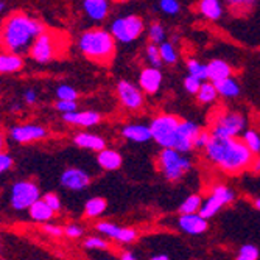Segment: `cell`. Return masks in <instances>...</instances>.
<instances>
[{
  "label": "cell",
  "instance_id": "obj_1",
  "mask_svg": "<svg viewBox=\"0 0 260 260\" xmlns=\"http://www.w3.org/2000/svg\"><path fill=\"white\" fill-rule=\"evenodd\" d=\"M204 153L214 167L229 175H239L248 170L255 156L242 137H220L214 134Z\"/></svg>",
  "mask_w": 260,
  "mask_h": 260
},
{
  "label": "cell",
  "instance_id": "obj_2",
  "mask_svg": "<svg viewBox=\"0 0 260 260\" xmlns=\"http://www.w3.org/2000/svg\"><path fill=\"white\" fill-rule=\"evenodd\" d=\"M44 25L27 16L25 13H14L2 25V36H4V49L13 53H25L30 50L33 41L44 33Z\"/></svg>",
  "mask_w": 260,
  "mask_h": 260
},
{
  "label": "cell",
  "instance_id": "obj_3",
  "mask_svg": "<svg viewBox=\"0 0 260 260\" xmlns=\"http://www.w3.org/2000/svg\"><path fill=\"white\" fill-rule=\"evenodd\" d=\"M115 42L111 31L95 27L83 31L77 44L80 52L87 59L99 64H109L115 55Z\"/></svg>",
  "mask_w": 260,
  "mask_h": 260
},
{
  "label": "cell",
  "instance_id": "obj_4",
  "mask_svg": "<svg viewBox=\"0 0 260 260\" xmlns=\"http://www.w3.org/2000/svg\"><path fill=\"white\" fill-rule=\"evenodd\" d=\"M156 164L164 178L170 182L179 181L192 169V160L176 148H162L156 159Z\"/></svg>",
  "mask_w": 260,
  "mask_h": 260
},
{
  "label": "cell",
  "instance_id": "obj_5",
  "mask_svg": "<svg viewBox=\"0 0 260 260\" xmlns=\"http://www.w3.org/2000/svg\"><path fill=\"white\" fill-rule=\"evenodd\" d=\"M181 120L173 114H160L151 120V137L160 148H175Z\"/></svg>",
  "mask_w": 260,
  "mask_h": 260
},
{
  "label": "cell",
  "instance_id": "obj_6",
  "mask_svg": "<svg viewBox=\"0 0 260 260\" xmlns=\"http://www.w3.org/2000/svg\"><path fill=\"white\" fill-rule=\"evenodd\" d=\"M145 30V23L140 16L137 14H128L112 20L111 23V33L122 44H131L136 39H139Z\"/></svg>",
  "mask_w": 260,
  "mask_h": 260
},
{
  "label": "cell",
  "instance_id": "obj_7",
  "mask_svg": "<svg viewBox=\"0 0 260 260\" xmlns=\"http://www.w3.org/2000/svg\"><path fill=\"white\" fill-rule=\"evenodd\" d=\"M246 117L240 112H221L214 125L212 134L220 137H239L246 129Z\"/></svg>",
  "mask_w": 260,
  "mask_h": 260
},
{
  "label": "cell",
  "instance_id": "obj_8",
  "mask_svg": "<svg viewBox=\"0 0 260 260\" xmlns=\"http://www.w3.org/2000/svg\"><path fill=\"white\" fill-rule=\"evenodd\" d=\"M39 198L41 190L33 181H17L11 185L10 204L14 210H27Z\"/></svg>",
  "mask_w": 260,
  "mask_h": 260
},
{
  "label": "cell",
  "instance_id": "obj_9",
  "mask_svg": "<svg viewBox=\"0 0 260 260\" xmlns=\"http://www.w3.org/2000/svg\"><path fill=\"white\" fill-rule=\"evenodd\" d=\"M234 200H235V193L232 192V188H229L224 184H218L212 188V193L206 200H203L200 214L209 220L212 217H215L224 206L231 204Z\"/></svg>",
  "mask_w": 260,
  "mask_h": 260
},
{
  "label": "cell",
  "instance_id": "obj_10",
  "mask_svg": "<svg viewBox=\"0 0 260 260\" xmlns=\"http://www.w3.org/2000/svg\"><path fill=\"white\" fill-rule=\"evenodd\" d=\"M58 39L53 33L44 31L41 33L30 47V56L39 64H47L55 59L58 55Z\"/></svg>",
  "mask_w": 260,
  "mask_h": 260
},
{
  "label": "cell",
  "instance_id": "obj_11",
  "mask_svg": "<svg viewBox=\"0 0 260 260\" xmlns=\"http://www.w3.org/2000/svg\"><path fill=\"white\" fill-rule=\"evenodd\" d=\"M117 97L120 100V105L128 111H139L144 106V90L133 84L131 81L122 80L117 84Z\"/></svg>",
  "mask_w": 260,
  "mask_h": 260
},
{
  "label": "cell",
  "instance_id": "obj_12",
  "mask_svg": "<svg viewBox=\"0 0 260 260\" xmlns=\"http://www.w3.org/2000/svg\"><path fill=\"white\" fill-rule=\"evenodd\" d=\"M10 137L16 144H33V142H39L49 137V131L42 125L25 123V125H16L14 128H11Z\"/></svg>",
  "mask_w": 260,
  "mask_h": 260
},
{
  "label": "cell",
  "instance_id": "obj_13",
  "mask_svg": "<svg viewBox=\"0 0 260 260\" xmlns=\"http://www.w3.org/2000/svg\"><path fill=\"white\" fill-rule=\"evenodd\" d=\"M95 229L103 234L105 237L108 239H114L115 242L119 243H123V245H128V243H133L136 239H137V231L136 229H131V228H122L115 223H111V221H99L95 224Z\"/></svg>",
  "mask_w": 260,
  "mask_h": 260
},
{
  "label": "cell",
  "instance_id": "obj_14",
  "mask_svg": "<svg viewBox=\"0 0 260 260\" xmlns=\"http://www.w3.org/2000/svg\"><path fill=\"white\" fill-rule=\"evenodd\" d=\"M201 128L190 120H181L178 128V137L175 148L181 153H190L195 148V140L200 134Z\"/></svg>",
  "mask_w": 260,
  "mask_h": 260
},
{
  "label": "cell",
  "instance_id": "obj_15",
  "mask_svg": "<svg viewBox=\"0 0 260 260\" xmlns=\"http://www.w3.org/2000/svg\"><path fill=\"white\" fill-rule=\"evenodd\" d=\"M59 182L64 188H67L70 192H81L90 184V176L81 169L70 167L61 173Z\"/></svg>",
  "mask_w": 260,
  "mask_h": 260
},
{
  "label": "cell",
  "instance_id": "obj_16",
  "mask_svg": "<svg viewBox=\"0 0 260 260\" xmlns=\"http://www.w3.org/2000/svg\"><path fill=\"white\" fill-rule=\"evenodd\" d=\"M178 226L182 232L188 235H201L207 231L209 223L207 218H204L200 212H197V214H181Z\"/></svg>",
  "mask_w": 260,
  "mask_h": 260
},
{
  "label": "cell",
  "instance_id": "obj_17",
  "mask_svg": "<svg viewBox=\"0 0 260 260\" xmlns=\"http://www.w3.org/2000/svg\"><path fill=\"white\" fill-rule=\"evenodd\" d=\"M62 120L69 125L74 126H83V128H90L95 126L102 122V115L95 111H74L62 114Z\"/></svg>",
  "mask_w": 260,
  "mask_h": 260
},
{
  "label": "cell",
  "instance_id": "obj_18",
  "mask_svg": "<svg viewBox=\"0 0 260 260\" xmlns=\"http://www.w3.org/2000/svg\"><path fill=\"white\" fill-rule=\"evenodd\" d=\"M162 84V72L159 67H145L139 75V86L145 93H156Z\"/></svg>",
  "mask_w": 260,
  "mask_h": 260
},
{
  "label": "cell",
  "instance_id": "obj_19",
  "mask_svg": "<svg viewBox=\"0 0 260 260\" xmlns=\"http://www.w3.org/2000/svg\"><path fill=\"white\" fill-rule=\"evenodd\" d=\"M81 8L87 19L100 22L109 14V0H81Z\"/></svg>",
  "mask_w": 260,
  "mask_h": 260
},
{
  "label": "cell",
  "instance_id": "obj_20",
  "mask_svg": "<svg viewBox=\"0 0 260 260\" xmlns=\"http://www.w3.org/2000/svg\"><path fill=\"white\" fill-rule=\"evenodd\" d=\"M122 136L126 140L134 142V144H145V142H148V140H153L150 125L147 126V125H142V123H129V125L123 126Z\"/></svg>",
  "mask_w": 260,
  "mask_h": 260
},
{
  "label": "cell",
  "instance_id": "obj_21",
  "mask_svg": "<svg viewBox=\"0 0 260 260\" xmlns=\"http://www.w3.org/2000/svg\"><path fill=\"white\" fill-rule=\"evenodd\" d=\"M74 144L80 148L84 150H92V151H102L106 148V140L102 136L92 134V133H78L74 137Z\"/></svg>",
  "mask_w": 260,
  "mask_h": 260
},
{
  "label": "cell",
  "instance_id": "obj_22",
  "mask_svg": "<svg viewBox=\"0 0 260 260\" xmlns=\"http://www.w3.org/2000/svg\"><path fill=\"white\" fill-rule=\"evenodd\" d=\"M23 58L19 53H13L5 50L4 53H0V74H16L19 70L23 69Z\"/></svg>",
  "mask_w": 260,
  "mask_h": 260
},
{
  "label": "cell",
  "instance_id": "obj_23",
  "mask_svg": "<svg viewBox=\"0 0 260 260\" xmlns=\"http://www.w3.org/2000/svg\"><path fill=\"white\" fill-rule=\"evenodd\" d=\"M97 162L103 170L112 172V170H119L122 167L123 159L119 151L111 150V148H103L102 151H99Z\"/></svg>",
  "mask_w": 260,
  "mask_h": 260
},
{
  "label": "cell",
  "instance_id": "obj_24",
  "mask_svg": "<svg viewBox=\"0 0 260 260\" xmlns=\"http://www.w3.org/2000/svg\"><path fill=\"white\" fill-rule=\"evenodd\" d=\"M28 214H30V218L35 220V221H39V223H47L50 221L56 212L47 204L42 198H39L36 203H33L28 209Z\"/></svg>",
  "mask_w": 260,
  "mask_h": 260
},
{
  "label": "cell",
  "instance_id": "obj_25",
  "mask_svg": "<svg viewBox=\"0 0 260 260\" xmlns=\"http://www.w3.org/2000/svg\"><path fill=\"white\" fill-rule=\"evenodd\" d=\"M232 69L224 59H212L207 64V80L210 81H218L223 78L231 77Z\"/></svg>",
  "mask_w": 260,
  "mask_h": 260
},
{
  "label": "cell",
  "instance_id": "obj_26",
  "mask_svg": "<svg viewBox=\"0 0 260 260\" xmlns=\"http://www.w3.org/2000/svg\"><path fill=\"white\" fill-rule=\"evenodd\" d=\"M198 11L209 20H218L223 16V7L220 0H200Z\"/></svg>",
  "mask_w": 260,
  "mask_h": 260
},
{
  "label": "cell",
  "instance_id": "obj_27",
  "mask_svg": "<svg viewBox=\"0 0 260 260\" xmlns=\"http://www.w3.org/2000/svg\"><path fill=\"white\" fill-rule=\"evenodd\" d=\"M214 83H215V87L218 90V95H221L224 99H234V97H237L239 93H240L239 83L235 81L234 78H231V77L218 80V81H214Z\"/></svg>",
  "mask_w": 260,
  "mask_h": 260
},
{
  "label": "cell",
  "instance_id": "obj_28",
  "mask_svg": "<svg viewBox=\"0 0 260 260\" xmlns=\"http://www.w3.org/2000/svg\"><path fill=\"white\" fill-rule=\"evenodd\" d=\"M106 207H108V203L105 198L93 197V198L87 200L84 204V215L87 218H99L100 215L105 214Z\"/></svg>",
  "mask_w": 260,
  "mask_h": 260
},
{
  "label": "cell",
  "instance_id": "obj_29",
  "mask_svg": "<svg viewBox=\"0 0 260 260\" xmlns=\"http://www.w3.org/2000/svg\"><path fill=\"white\" fill-rule=\"evenodd\" d=\"M217 97H218V90L215 87V83L210 81V80L203 81V84H201V87H200V90L197 93L198 102L203 103V105H209V103H214L217 100Z\"/></svg>",
  "mask_w": 260,
  "mask_h": 260
},
{
  "label": "cell",
  "instance_id": "obj_30",
  "mask_svg": "<svg viewBox=\"0 0 260 260\" xmlns=\"http://www.w3.org/2000/svg\"><path fill=\"white\" fill-rule=\"evenodd\" d=\"M201 206H203L201 195H190L181 203L179 214H197V212H200Z\"/></svg>",
  "mask_w": 260,
  "mask_h": 260
},
{
  "label": "cell",
  "instance_id": "obj_31",
  "mask_svg": "<svg viewBox=\"0 0 260 260\" xmlns=\"http://www.w3.org/2000/svg\"><path fill=\"white\" fill-rule=\"evenodd\" d=\"M159 52H160V58L165 64H176L178 62V52L175 49V45L172 42H162L159 44Z\"/></svg>",
  "mask_w": 260,
  "mask_h": 260
},
{
  "label": "cell",
  "instance_id": "obj_32",
  "mask_svg": "<svg viewBox=\"0 0 260 260\" xmlns=\"http://www.w3.org/2000/svg\"><path fill=\"white\" fill-rule=\"evenodd\" d=\"M187 70H188V75H193L197 78H200L201 81L207 80V64L200 62L198 59H187Z\"/></svg>",
  "mask_w": 260,
  "mask_h": 260
},
{
  "label": "cell",
  "instance_id": "obj_33",
  "mask_svg": "<svg viewBox=\"0 0 260 260\" xmlns=\"http://www.w3.org/2000/svg\"><path fill=\"white\" fill-rule=\"evenodd\" d=\"M257 0H226L228 7L231 8L232 13L235 14H245V13H249L254 5H255Z\"/></svg>",
  "mask_w": 260,
  "mask_h": 260
},
{
  "label": "cell",
  "instance_id": "obj_34",
  "mask_svg": "<svg viewBox=\"0 0 260 260\" xmlns=\"http://www.w3.org/2000/svg\"><path fill=\"white\" fill-rule=\"evenodd\" d=\"M242 139L245 140V144L248 145V148L258 156L260 154V134L254 129H245Z\"/></svg>",
  "mask_w": 260,
  "mask_h": 260
},
{
  "label": "cell",
  "instance_id": "obj_35",
  "mask_svg": "<svg viewBox=\"0 0 260 260\" xmlns=\"http://www.w3.org/2000/svg\"><path fill=\"white\" fill-rule=\"evenodd\" d=\"M145 56H147V61L150 66L153 67H160V64L164 62L162 58H160V52H159V45L154 44V42H150L145 49Z\"/></svg>",
  "mask_w": 260,
  "mask_h": 260
},
{
  "label": "cell",
  "instance_id": "obj_36",
  "mask_svg": "<svg viewBox=\"0 0 260 260\" xmlns=\"http://www.w3.org/2000/svg\"><path fill=\"white\" fill-rule=\"evenodd\" d=\"M148 38L151 42H154L157 45L165 41V28H164L162 23H159V22L151 23L150 28H148Z\"/></svg>",
  "mask_w": 260,
  "mask_h": 260
},
{
  "label": "cell",
  "instance_id": "obj_37",
  "mask_svg": "<svg viewBox=\"0 0 260 260\" xmlns=\"http://www.w3.org/2000/svg\"><path fill=\"white\" fill-rule=\"evenodd\" d=\"M56 99L58 100H77L78 90L69 84H61L56 87Z\"/></svg>",
  "mask_w": 260,
  "mask_h": 260
},
{
  "label": "cell",
  "instance_id": "obj_38",
  "mask_svg": "<svg viewBox=\"0 0 260 260\" xmlns=\"http://www.w3.org/2000/svg\"><path fill=\"white\" fill-rule=\"evenodd\" d=\"M258 257H260V251L254 245H243L237 254V260H257Z\"/></svg>",
  "mask_w": 260,
  "mask_h": 260
},
{
  "label": "cell",
  "instance_id": "obj_39",
  "mask_svg": "<svg viewBox=\"0 0 260 260\" xmlns=\"http://www.w3.org/2000/svg\"><path fill=\"white\" fill-rule=\"evenodd\" d=\"M159 8L165 14L176 16L181 10V5L178 0H159Z\"/></svg>",
  "mask_w": 260,
  "mask_h": 260
},
{
  "label": "cell",
  "instance_id": "obj_40",
  "mask_svg": "<svg viewBox=\"0 0 260 260\" xmlns=\"http://www.w3.org/2000/svg\"><path fill=\"white\" fill-rule=\"evenodd\" d=\"M84 248L86 249H99V251H105L109 248L108 240L102 239V237H89L84 242Z\"/></svg>",
  "mask_w": 260,
  "mask_h": 260
},
{
  "label": "cell",
  "instance_id": "obj_41",
  "mask_svg": "<svg viewBox=\"0 0 260 260\" xmlns=\"http://www.w3.org/2000/svg\"><path fill=\"white\" fill-rule=\"evenodd\" d=\"M201 84H203V81H201L200 78L193 77V75H187L185 80H184V87H185V90H187L188 93H193V95H197V93H198Z\"/></svg>",
  "mask_w": 260,
  "mask_h": 260
},
{
  "label": "cell",
  "instance_id": "obj_42",
  "mask_svg": "<svg viewBox=\"0 0 260 260\" xmlns=\"http://www.w3.org/2000/svg\"><path fill=\"white\" fill-rule=\"evenodd\" d=\"M55 108L61 114H67V112L77 111L78 109V103H77V100H56Z\"/></svg>",
  "mask_w": 260,
  "mask_h": 260
},
{
  "label": "cell",
  "instance_id": "obj_43",
  "mask_svg": "<svg viewBox=\"0 0 260 260\" xmlns=\"http://www.w3.org/2000/svg\"><path fill=\"white\" fill-rule=\"evenodd\" d=\"M14 165V159L7 151H0V175L10 172Z\"/></svg>",
  "mask_w": 260,
  "mask_h": 260
},
{
  "label": "cell",
  "instance_id": "obj_44",
  "mask_svg": "<svg viewBox=\"0 0 260 260\" xmlns=\"http://www.w3.org/2000/svg\"><path fill=\"white\" fill-rule=\"evenodd\" d=\"M42 231H44L45 234H49L50 237H53V239H59V237H62V235H64V229H62L61 226L52 224V223H49V221L44 223Z\"/></svg>",
  "mask_w": 260,
  "mask_h": 260
},
{
  "label": "cell",
  "instance_id": "obj_45",
  "mask_svg": "<svg viewBox=\"0 0 260 260\" xmlns=\"http://www.w3.org/2000/svg\"><path fill=\"white\" fill-rule=\"evenodd\" d=\"M42 200L49 204L55 212H59L61 209H62V203H61V198L56 195V193H53V192H50V193H45L44 197H42Z\"/></svg>",
  "mask_w": 260,
  "mask_h": 260
},
{
  "label": "cell",
  "instance_id": "obj_46",
  "mask_svg": "<svg viewBox=\"0 0 260 260\" xmlns=\"http://www.w3.org/2000/svg\"><path fill=\"white\" fill-rule=\"evenodd\" d=\"M212 137V131H206V129H201L197 140H195V148H206L207 144H209V140Z\"/></svg>",
  "mask_w": 260,
  "mask_h": 260
},
{
  "label": "cell",
  "instance_id": "obj_47",
  "mask_svg": "<svg viewBox=\"0 0 260 260\" xmlns=\"http://www.w3.org/2000/svg\"><path fill=\"white\" fill-rule=\"evenodd\" d=\"M64 235H67L69 239H80L83 235V228L78 224H67L64 228Z\"/></svg>",
  "mask_w": 260,
  "mask_h": 260
},
{
  "label": "cell",
  "instance_id": "obj_48",
  "mask_svg": "<svg viewBox=\"0 0 260 260\" xmlns=\"http://www.w3.org/2000/svg\"><path fill=\"white\" fill-rule=\"evenodd\" d=\"M36 100H38V93H36V90H33V89L25 90V93H23V102H25L27 105H35Z\"/></svg>",
  "mask_w": 260,
  "mask_h": 260
},
{
  "label": "cell",
  "instance_id": "obj_49",
  "mask_svg": "<svg viewBox=\"0 0 260 260\" xmlns=\"http://www.w3.org/2000/svg\"><path fill=\"white\" fill-rule=\"evenodd\" d=\"M249 170L252 172V173H260V156H254V159H252V162H251V167H249Z\"/></svg>",
  "mask_w": 260,
  "mask_h": 260
},
{
  "label": "cell",
  "instance_id": "obj_50",
  "mask_svg": "<svg viewBox=\"0 0 260 260\" xmlns=\"http://www.w3.org/2000/svg\"><path fill=\"white\" fill-rule=\"evenodd\" d=\"M120 258L122 260H136V254H133L131 251H123L120 254Z\"/></svg>",
  "mask_w": 260,
  "mask_h": 260
},
{
  "label": "cell",
  "instance_id": "obj_51",
  "mask_svg": "<svg viewBox=\"0 0 260 260\" xmlns=\"http://www.w3.org/2000/svg\"><path fill=\"white\" fill-rule=\"evenodd\" d=\"M4 150H5V136L0 131V151H4Z\"/></svg>",
  "mask_w": 260,
  "mask_h": 260
},
{
  "label": "cell",
  "instance_id": "obj_52",
  "mask_svg": "<svg viewBox=\"0 0 260 260\" xmlns=\"http://www.w3.org/2000/svg\"><path fill=\"white\" fill-rule=\"evenodd\" d=\"M151 258H153V260H169L170 257H169L167 254H157V255H153Z\"/></svg>",
  "mask_w": 260,
  "mask_h": 260
},
{
  "label": "cell",
  "instance_id": "obj_53",
  "mask_svg": "<svg viewBox=\"0 0 260 260\" xmlns=\"http://www.w3.org/2000/svg\"><path fill=\"white\" fill-rule=\"evenodd\" d=\"M22 111V106L20 105H13L11 106V112H20Z\"/></svg>",
  "mask_w": 260,
  "mask_h": 260
},
{
  "label": "cell",
  "instance_id": "obj_54",
  "mask_svg": "<svg viewBox=\"0 0 260 260\" xmlns=\"http://www.w3.org/2000/svg\"><path fill=\"white\" fill-rule=\"evenodd\" d=\"M254 206H255V209L260 210V198H255V200H254Z\"/></svg>",
  "mask_w": 260,
  "mask_h": 260
},
{
  "label": "cell",
  "instance_id": "obj_55",
  "mask_svg": "<svg viewBox=\"0 0 260 260\" xmlns=\"http://www.w3.org/2000/svg\"><path fill=\"white\" fill-rule=\"evenodd\" d=\"M4 10H5V4L2 2V0H0V14L4 13Z\"/></svg>",
  "mask_w": 260,
  "mask_h": 260
},
{
  "label": "cell",
  "instance_id": "obj_56",
  "mask_svg": "<svg viewBox=\"0 0 260 260\" xmlns=\"http://www.w3.org/2000/svg\"><path fill=\"white\" fill-rule=\"evenodd\" d=\"M0 45H4V36H2V28H0Z\"/></svg>",
  "mask_w": 260,
  "mask_h": 260
},
{
  "label": "cell",
  "instance_id": "obj_57",
  "mask_svg": "<svg viewBox=\"0 0 260 260\" xmlns=\"http://www.w3.org/2000/svg\"><path fill=\"white\" fill-rule=\"evenodd\" d=\"M117 2H123V0H117Z\"/></svg>",
  "mask_w": 260,
  "mask_h": 260
}]
</instances>
